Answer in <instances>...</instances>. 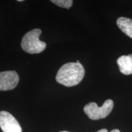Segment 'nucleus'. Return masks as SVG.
<instances>
[{"label": "nucleus", "mask_w": 132, "mask_h": 132, "mask_svg": "<svg viewBox=\"0 0 132 132\" xmlns=\"http://www.w3.org/2000/svg\"><path fill=\"white\" fill-rule=\"evenodd\" d=\"M85 69L81 64L69 62L64 64L57 72L56 80L67 87L77 85L85 76Z\"/></svg>", "instance_id": "obj_1"}, {"label": "nucleus", "mask_w": 132, "mask_h": 132, "mask_svg": "<svg viewBox=\"0 0 132 132\" xmlns=\"http://www.w3.org/2000/svg\"><path fill=\"white\" fill-rule=\"evenodd\" d=\"M42 31L34 29L28 32L22 38L21 46L24 52L31 54L41 53L46 48V44L39 40Z\"/></svg>", "instance_id": "obj_2"}, {"label": "nucleus", "mask_w": 132, "mask_h": 132, "mask_svg": "<svg viewBox=\"0 0 132 132\" xmlns=\"http://www.w3.org/2000/svg\"><path fill=\"white\" fill-rule=\"evenodd\" d=\"M114 106V102L108 99L104 102L101 107H98L95 102H90L84 107V111L89 118L92 120H98L105 118L110 114Z\"/></svg>", "instance_id": "obj_3"}, {"label": "nucleus", "mask_w": 132, "mask_h": 132, "mask_svg": "<svg viewBox=\"0 0 132 132\" xmlns=\"http://www.w3.org/2000/svg\"><path fill=\"white\" fill-rule=\"evenodd\" d=\"M0 127L3 132H21L19 122L9 112L0 111Z\"/></svg>", "instance_id": "obj_4"}, {"label": "nucleus", "mask_w": 132, "mask_h": 132, "mask_svg": "<svg viewBox=\"0 0 132 132\" xmlns=\"http://www.w3.org/2000/svg\"><path fill=\"white\" fill-rule=\"evenodd\" d=\"M19 81V76L15 71L0 72V90H9L14 89Z\"/></svg>", "instance_id": "obj_5"}, {"label": "nucleus", "mask_w": 132, "mask_h": 132, "mask_svg": "<svg viewBox=\"0 0 132 132\" xmlns=\"http://www.w3.org/2000/svg\"><path fill=\"white\" fill-rule=\"evenodd\" d=\"M120 72L124 75L132 74V54L123 55L117 60Z\"/></svg>", "instance_id": "obj_6"}, {"label": "nucleus", "mask_w": 132, "mask_h": 132, "mask_svg": "<svg viewBox=\"0 0 132 132\" xmlns=\"http://www.w3.org/2000/svg\"><path fill=\"white\" fill-rule=\"evenodd\" d=\"M116 23L120 30L132 39V19L122 16L118 19Z\"/></svg>", "instance_id": "obj_7"}, {"label": "nucleus", "mask_w": 132, "mask_h": 132, "mask_svg": "<svg viewBox=\"0 0 132 132\" xmlns=\"http://www.w3.org/2000/svg\"><path fill=\"white\" fill-rule=\"evenodd\" d=\"M51 1L59 7L66 9H69L73 4L72 0H52Z\"/></svg>", "instance_id": "obj_8"}, {"label": "nucleus", "mask_w": 132, "mask_h": 132, "mask_svg": "<svg viewBox=\"0 0 132 132\" xmlns=\"http://www.w3.org/2000/svg\"><path fill=\"white\" fill-rule=\"evenodd\" d=\"M97 132H108V130H107L106 129H105V128H103V129L98 130V131Z\"/></svg>", "instance_id": "obj_9"}, {"label": "nucleus", "mask_w": 132, "mask_h": 132, "mask_svg": "<svg viewBox=\"0 0 132 132\" xmlns=\"http://www.w3.org/2000/svg\"><path fill=\"white\" fill-rule=\"evenodd\" d=\"M111 132H120V131L118 129H114V130H112Z\"/></svg>", "instance_id": "obj_10"}, {"label": "nucleus", "mask_w": 132, "mask_h": 132, "mask_svg": "<svg viewBox=\"0 0 132 132\" xmlns=\"http://www.w3.org/2000/svg\"><path fill=\"white\" fill-rule=\"evenodd\" d=\"M59 132H69V131H59Z\"/></svg>", "instance_id": "obj_11"}]
</instances>
